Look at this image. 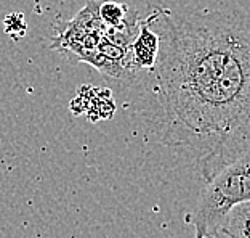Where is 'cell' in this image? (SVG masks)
<instances>
[{"instance_id": "obj_1", "label": "cell", "mask_w": 250, "mask_h": 238, "mask_svg": "<svg viewBox=\"0 0 250 238\" xmlns=\"http://www.w3.org/2000/svg\"><path fill=\"white\" fill-rule=\"evenodd\" d=\"M146 20L161 42L156 65L138 72L140 116L208 182L250 150V11L157 2Z\"/></svg>"}, {"instance_id": "obj_2", "label": "cell", "mask_w": 250, "mask_h": 238, "mask_svg": "<svg viewBox=\"0 0 250 238\" xmlns=\"http://www.w3.org/2000/svg\"><path fill=\"white\" fill-rule=\"evenodd\" d=\"M192 213L194 238H218L226 214L250 200V150L206 182Z\"/></svg>"}, {"instance_id": "obj_3", "label": "cell", "mask_w": 250, "mask_h": 238, "mask_svg": "<svg viewBox=\"0 0 250 238\" xmlns=\"http://www.w3.org/2000/svg\"><path fill=\"white\" fill-rule=\"evenodd\" d=\"M220 234L229 238H250V200L239 203L226 214Z\"/></svg>"}, {"instance_id": "obj_4", "label": "cell", "mask_w": 250, "mask_h": 238, "mask_svg": "<svg viewBox=\"0 0 250 238\" xmlns=\"http://www.w3.org/2000/svg\"><path fill=\"white\" fill-rule=\"evenodd\" d=\"M98 15L107 27H119L125 24L128 18V7L117 2H104L98 7Z\"/></svg>"}, {"instance_id": "obj_5", "label": "cell", "mask_w": 250, "mask_h": 238, "mask_svg": "<svg viewBox=\"0 0 250 238\" xmlns=\"http://www.w3.org/2000/svg\"><path fill=\"white\" fill-rule=\"evenodd\" d=\"M5 32L11 37L20 39L26 34V21L21 13H11L5 18Z\"/></svg>"}, {"instance_id": "obj_6", "label": "cell", "mask_w": 250, "mask_h": 238, "mask_svg": "<svg viewBox=\"0 0 250 238\" xmlns=\"http://www.w3.org/2000/svg\"><path fill=\"white\" fill-rule=\"evenodd\" d=\"M218 238H229V237H226V235H223V234H220V237Z\"/></svg>"}]
</instances>
